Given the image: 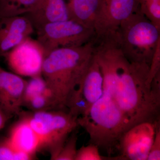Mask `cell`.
<instances>
[{"label": "cell", "mask_w": 160, "mask_h": 160, "mask_svg": "<svg viewBox=\"0 0 160 160\" xmlns=\"http://www.w3.org/2000/svg\"><path fill=\"white\" fill-rule=\"evenodd\" d=\"M160 160V122L156 127L155 135L149 151L147 160Z\"/></svg>", "instance_id": "cb8c5ba5"}, {"label": "cell", "mask_w": 160, "mask_h": 160, "mask_svg": "<svg viewBox=\"0 0 160 160\" xmlns=\"http://www.w3.org/2000/svg\"><path fill=\"white\" fill-rule=\"evenodd\" d=\"M78 121L79 126L89 134V144H94L109 154L123 134L132 127L115 102L104 93Z\"/></svg>", "instance_id": "3957f363"}, {"label": "cell", "mask_w": 160, "mask_h": 160, "mask_svg": "<svg viewBox=\"0 0 160 160\" xmlns=\"http://www.w3.org/2000/svg\"><path fill=\"white\" fill-rule=\"evenodd\" d=\"M108 158L100 154L99 149L96 145L89 144L78 149L75 160H103Z\"/></svg>", "instance_id": "7402d4cb"}, {"label": "cell", "mask_w": 160, "mask_h": 160, "mask_svg": "<svg viewBox=\"0 0 160 160\" xmlns=\"http://www.w3.org/2000/svg\"><path fill=\"white\" fill-rule=\"evenodd\" d=\"M24 16L30 21L35 32L46 24L69 19L65 0H40Z\"/></svg>", "instance_id": "4fadbf2b"}, {"label": "cell", "mask_w": 160, "mask_h": 160, "mask_svg": "<svg viewBox=\"0 0 160 160\" xmlns=\"http://www.w3.org/2000/svg\"><path fill=\"white\" fill-rule=\"evenodd\" d=\"M103 77L93 55L68 106V111L78 118L86 113L102 96Z\"/></svg>", "instance_id": "52a82bcc"}, {"label": "cell", "mask_w": 160, "mask_h": 160, "mask_svg": "<svg viewBox=\"0 0 160 160\" xmlns=\"http://www.w3.org/2000/svg\"><path fill=\"white\" fill-rule=\"evenodd\" d=\"M117 35L121 50L129 62L146 63L150 66L160 42V29L139 9L121 23Z\"/></svg>", "instance_id": "277c9868"}, {"label": "cell", "mask_w": 160, "mask_h": 160, "mask_svg": "<svg viewBox=\"0 0 160 160\" xmlns=\"http://www.w3.org/2000/svg\"><path fill=\"white\" fill-rule=\"evenodd\" d=\"M49 92L50 91L47 87L46 81L42 75L30 78L29 80L27 81L24 91L22 106L23 104L32 98Z\"/></svg>", "instance_id": "e0dca14e"}, {"label": "cell", "mask_w": 160, "mask_h": 160, "mask_svg": "<svg viewBox=\"0 0 160 160\" xmlns=\"http://www.w3.org/2000/svg\"><path fill=\"white\" fill-rule=\"evenodd\" d=\"M35 32L45 57L59 48L83 46L95 36L94 29L70 19L46 24Z\"/></svg>", "instance_id": "8992f818"}, {"label": "cell", "mask_w": 160, "mask_h": 160, "mask_svg": "<svg viewBox=\"0 0 160 160\" xmlns=\"http://www.w3.org/2000/svg\"><path fill=\"white\" fill-rule=\"evenodd\" d=\"M12 72L32 78L42 75L45 52L36 39L31 37L3 56Z\"/></svg>", "instance_id": "ba28073f"}, {"label": "cell", "mask_w": 160, "mask_h": 160, "mask_svg": "<svg viewBox=\"0 0 160 160\" xmlns=\"http://www.w3.org/2000/svg\"><path fill=\"white\" fill-rule=\"evenodd\" d=\"M103 2V0H69L67 2L69 19L94 30Z\"/></svg>", "instance_id": "5bb4252c"}, {"label": "cell", "mask_w": 160, "mask_h": 160, "mask_svg": "<svg viewBox=\"0 0 160 160\" xmlns=\"http://www.w3.org/2000/svg\"><path fill=\"white\" fill-rule=\"evenodd\" d=\"M77 132L70 134L54 160H75L77 153Z\"/></svg>", "instance_id": "44dd1931"}, {"label": "cell", "mask_w": 160, "mask_h": 160, "mask_svg": "<svg viewBox=\"0 0 160 160\" xmlns=\"http://www.w3.org/2000/svg\"><path fill=\"white\" fill-rule=\"evenodd\" d=\"M22 106H25L32 112L56 109L54 100L50 92L32 98L23 104Z\"/></svg>", "instance_id": "ffe728a7"}, {"label": "cell", "mask_w": 160, "mask_h": 160, "mask_svg": "<svg viewBox=\"0 0 160 160\" xmlns=\"http://www.w3.org/2000/svg\"><path fill=\"white\" fill-rule=\"evenodd\" d=\"M149 66L131 62L123 66L115 85L107 93L129 121L132 127L143 122L160 121V81L147 84Z\"/></svg>", "instance_id": "6da1fadb"}, {"label": "cell", "mask_w": 160, "mask_h": 160, "mask_svg": "<svg viewBox=\"0 0 160 160\" xmlns=\"http://www.w3.org/2000/svg\"><path fill=\"white\" fill-rule=\"evenodd\" d=\"M10 117H11L10 116L0 108V130L4 127Z\"/></svg>", "instance_id": "d4e9b609"}, {"label": "cell", "mask_w": 160, "mask_h": 160, "mask_svg": "<svg viewBox=\"0 0 160 160\" xmlns=\"http://www.w3.org/2000/svg\"><path fill=\"white\" fill-rule=\"evenodd\" d=\"M8 138L16 149L34 157L39 150V139L24 117L12 127Z\"/></svg>", "instance_id": "9a60e30c"}, {"label": "cell", "mask_w": 160, "mask_h": 160, "mask_svg": "<svg viewBox=\"0 0 160 160\" xmlns=\"http://www.w3.org/2000/svg\"><path fill=\"white\" fill-rule=\"evenodd\" d=\"M160 72V42L158 44L157 47L149 66V72H148L147 84L148 86L151 87V82L155 77Z\"/></svg>", "instance_id": "603a6c76"}, {"label": "cell", "mask_w": 160, "mask_h": 160, "mask_svg": "<svg viewBox=\"0 0 160 160\" xmlns=\"http://www.w3.org/2000/svg\"><path fill=\"white\" fill-rule=\"evenodd\" d=\"M35 158L31 155L16 149L8 138L0 140V160H30Z\"/></svg>", "instance_id": "d6986e66"}, {"label": "cell", "mask_w": 160, "mask_h": 160, "mask_svg": "<svg viewBox=\"0 0 160 160\" xmlns=\"http://www.w3.org/2000/svg\"><path fill=\"white\" fill-rule=\"evenodd\" d=\"M138 9L139 0H103L95 26V37L116 33L121 23Z\"/></svg>", "instance_id": "30bf717a"}, {"label": "cell", "mask_w": 160, "mask_h": 160, "mask_svg": "<svg viewBox=\"0 0 160 160\" xmlns=\"http://www.w3.org/2000/svg\"><path fill=\"white\" fill-rule=\"evenodd\" d=\"M160 122L140 123L126 131L119 141L121 155L112 159L147 160Z\"/></svg>", "instance_id": "9c48e42d"}, {"label": "cell", "mask_w": 160, "mask_h": 160, "mask_svg": "<svg viewBox=\"0 0 160 160\" xmlns=\"http://www.w3.org/2000/svg\"><path fill=\"white\" fill-rule=\"evenodd\" d=\"M39 139V150L54 160L70 134L79 126L78 118L68 111L51 109L24 115Z\"/></svg>", "instance_id": "5b68a950"}, {"label": "cell", "mask_w": 160, "mask_h": 160, "mask_svg": "<svg viewBox=\"0 0 160 160\" xmlns=\"http://www.w3.org/2000/svg\"><path fill=\"white\" fill-rule=\"evenodd\" d=\"M93 39L83 46L60 48L45 57L42 75L56 109L68 106L93 57Z\"/></svg>", "instance_id": "7a4b0ae2"}, {"label": "cell", "mask_w": 160, "mask_h": 160, "mask_svg": "<svg viewBox=\"0 0 160 160\" xmlns=\"http://www.w3.org/2000/svg\"><path fill=\"white\" fill-rule=\"evenodd\" d=\"M27 81L0 66V108L10 116L22 112Z\"/></svg>", "instance_id": "8fae6325"}, {"label": "cell", "mask_w": 160, "mask_h": 160, "mask_svg": "<svg viewBox=\"0 0 160 160\" xmlns=\"http://www.w3.org/2000/svg\"><path fill=\"white\" fill-rule=\"evenodd\" d=\"M35 32L24 15L0 18V57L10 51Z\"/></svg>", "instance_id": "7c38bea8"}, {"label": "cell", "mask_w": 160, "mask_h": 160, "mask_svg": "<svg viewBox=\"0 0 160 160\" xmlns=\"http://www.w3.org/2000/svg\"><path fill=\"white\" fill-rule=\"evenodd\" d=\"M40 0H0V18L24 15Z\"/></svg>", "instance_id": "2e32d148"}, {"label": "cell", "mask_w": 160, "mask_h": 160, "mask_svg": "<svg viewBox=\"0 0 160 160\" xmlns=\"http://www.w3.org/2000/svg\"><path fill=\"white\" fill-rule=\"evenodd\" d=\"M141 12L160 29V0H139Z\"/></svg>", "instance_id": "ac0fdd59"}]
</instances>
